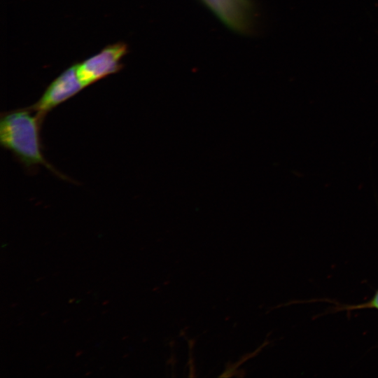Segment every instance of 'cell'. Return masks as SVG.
Returning <instances> with one entry per match:
<instances>
[{"instance_id": "cell-1", "label": "cell", "mask_w": 378, "mask_h": 378, "mask_svg": "<svg viewBox=\"0 0 378 378\" xmlns=\"http://www.w3.org/2000/svg\"><path fill=\"white\" fill-rule=\"evenodd\" d=\"M32 112L27 108L1 113V145L27 169H34L41 165L65 178L43 156L40 129L44 118L36 113L33 115Z\"/></svg>"}, {"instance_id": "cell-2", "label": "cell", "mask_w": 378, "mask_h": 378, "mask_svg": "<svg viewBox=\"0 0 378 378\" xmlns=\"http://www.w3.org/2000/svg\"><path fill=\"white\" fill-rule=\"evenodd\" d=\"M127 46L122 43L106 47L100 52L77 64V74L85 87L119 71L120 60L126 54Z\"/></svg>"}, {"instance_id": "cell-3", "label": "cell", "mask_w": 378, "mask_h": 378, "mask_svg": "<svg viewBox=\"0 0 378 378\" xmlns=\"http://www.w3.org/2000/svg\"><path fill=\"white\" fill-rule=\"evenodd\" d=\"M85 88L77 74V64L71 66L55 79L41 98L29 108L43 118L55 107Z\"/></svg>"}, {"instance_id": "cell-4", "label": "cell", "mask_w": 378, "mask_h": 378, "mask_svg": "<svg viewBox=\"0 0 378 378\" xmlns=\"http://www.w3.org/2000/svg\"><path fill=\"white\" fill-rule=\"evenodd\" d=\"M375 309L378 310V290L374 293L371 300L364 304L357 305H350L342 308L344 310H353L358 309Z\"/></svg>"}]
</instances>
